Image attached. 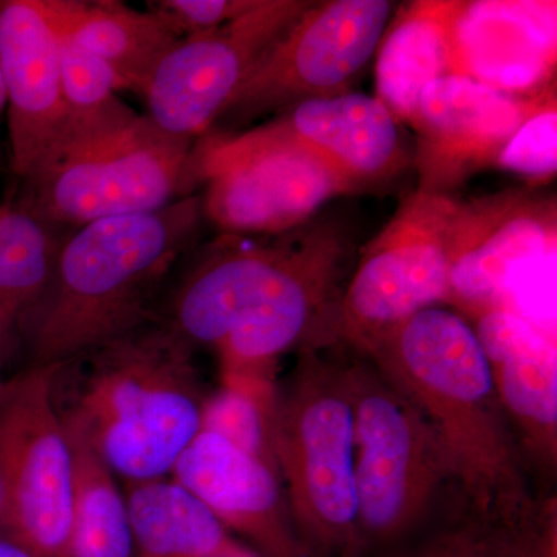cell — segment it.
Returning a JSON list of instances; mask_svg holds the SVG:
<instances>
[{"instance_id": "6da1fadb", "label": "cell", "mask_w": 557, "mask_h": 557, "mask_svg": "<svg viewBox=\"0 0 557 557\" xmlns=\"http://www.w3.org/2000/svg\"><path fill=\"white\" fill-rule=\"evenodd\" d=\"M426 418L449 479L479 518L527 525L531 502L522 461L490 362L467 319L431 307L362 348Z\"/></svg>"}, {"instance_id": "7a4b0ae2", "label": "cell", "mask_w": 557, "mask_h": 557, "mask_svg": "<svg viewBox=\"0 0 557 557\" xmlns=\"http://www.w3.org/2000/svg\"><path fill=\"white\" fill-rule=\"evenodd\" d=\"M193 348L166 322H150L54 366V406L65 429L127 482L168 478L201 431Z\"/></svg>"}, {"instance_id": "3957f363", "label": "cell", "mask_w": 557, "mask_h": 557, "mask_svg": "<svg viewBox=\"0 0 557 557\" xmlns=\"http://www.w3.org/2000/svg\"><path fill=\"white\" fill-rule=\"evenodd\" d=\"M201 197L87 223L61 245L46 296L21 322L33 364L58 366L153 322L157 296L196 240Z\"/></svg>"}, {"instance_id": "277c9868", "label": "cell", "mask_w": 557, "mask_h": 557, "mask_svg": "<svg viewBox=\"0 0 557 557\" xmlns=\"http://www.w3.org/2000/svg\"><path fill=\"white\" fill-rule=\"evenodd\" d=\"M197 141L148 115L69 126L22 180L16 207L54 226L145 214L190 196Z\"/></svg>"}, {"instance_id": "5b68a950", "label": "cell", "mask_w": 557, "mask_h": 557, "mask_svg": "<svg viewBox=\"0 0 557 557\" xmlns=\"http://www.w3.org/2000/svg\"><path fill=\"white\" fill-rule=\"evenodd\" d=\"M271 440L293 522L324 547L358 542L355 410L347 370L307 354L276 394Z\"/></svg>"}, {"instance_id": "8992f818", "label": "cell", "mask_w": 557, "mask_h": 557, "mask_svg": "<svg viewBox=\"0 0 557 557\" xmlns=\"http://www.w3.org/2000/svg\"><path fill=\"white\" fill-rule=\"evenodd\" d=\"M194 160L197 180L207 183L201 211L223 236H281L335 197L358 193L318 153L251 129L205 135Z\"/></svg>"}, {"instance_id": "52a82bcc", "label": "cell", "mask_w": 557, "mask_h": 557, "mask_svg": "<svg viewBox=\"0 0 557 557\" xmlns=\"http://www.w3.org/2000/svg\"><path fill=\"white\" fill-rule=\"evenodd\" d=\"M355 410L358 541L401 536L449 479L434 431L379 368L347 369Z\"/></svg>"}, {"instance_id": "ba28073f", "label": "cell", "mask_w": 557, "mask_h": 557, "mask_svg": "<svg viewBox=\"0 0 557 557\" xmlns=\"http://www.w3.org/2000/svg\"><path fill=\"white\" fill-rule=\"evenodd\" d=\"M392 10L387 0L311 2L256 62L214 126L239 127L300 102L347 94L379 51Z\"/></svg>"}, {"instance_id": "9c48e42d", "label": "cell", "mask_w": 557, "mask_h": 557, "mask_svg": "<svg viewBox=\"0 0 557 557\" xmlns=\"http://www.w3.org/2000/svg\"><path fill=\"white\" fill-rule=\"evenodd\" d=\"M458 201L417 189L369 242L336 309V335L364 348L420 311L450 302L449 231Z\"/></svg>"}, {"instance_id": "30bf717a", "label": "cell", "mask_w": 557, "mask_h": 557, "mask_svg": "<svg viewBox=\"0 0 557 557\" xmlns=\"http://www.w3.org/2000/svg\"><path fill=\"white\" fill-rule=\"evenodd\" d=\"M54 366H35L0 384V474L9 496L5 533L40 557H64L75 458L54 406Z\"/></svg>"}, {"instance_id": "8fae6325", "label": "cell", "mask_w": 557, "mask_h": 557, "mask_svg": "<svg viewBox=\"0 0 557 557\" xmlns=\"http://www.w3.org/2000/svg\"><path fill=\"white\" fill-rule=\"evenodd\" d=\"M310 3L258 0L236 21L177 40L143 90L149 119L168 134L199 141L256 62Z\"/></svg>"}, {"instance_id": "7c38bea8", "label": "cell", "mask_w": 557, "mask_h": 557, "mask_svg": "<svg viewBox=\"0 0 557 557\" xmlns=\"http://www.w3.org/2000/svg\"><path fill=\"white\" fill-rule=\"evenodd\" d=\"M332 226L310 220L263 242L223 236L180 285L166 324L190 347H218L313 256Z\"/></svg>"}, {"instance_id": "4fadbf2b", "label": "cell", "mask_w": 557, "mask_h": 557, "mask_svg": "<svg viewBox=\"0 0 557 557\" xmlns=\"http://www.w3.org/2000/svg\"><path fill=\"white\" fill-rule=\"evenodd\" d=\"M552 94H507L463 75L429 84L410 126L417 131L421 190L446 194L472 171L494 161L528 116Z\"/></svg>"}, {"instance_id": "5bb4252c", "label": "cell", "mask_w": 557, "mask_h": 557, "mask_svg": "<svg viewBox=\"0 0 557 557\" xmlns=\"http://www.w3.org/2000/svg\"><path fill=\"white\" fill-rule=\"evenodd\" d=\"M556 207L525 193L458 203L449 231L450 302L496 309L520 263L557 248Z\"/></svg>"}, {"instance_id": "9a60e30c", "label": "cell", "mask_w": 557, "mask_h": 557, "mask_svg": "<svg viewBox=\"0 0 557 557\" xmlns=\"http://www.w3.org/2000/svg\"><path fill=\"white\" fill-rule=\"evenodd\" d=\"M171 478L225 525L247 537L260 557H304L276 469L230 442L200 431Z\"/></svg>"}, {"instance_id": "2e32d148", "label": "cell", "mask_w": 557, "mask_h": 557, "mask_svg": "<svg viewBox=\"0 0 557 557\" xmlns=\"http://www.w3.org/2000/svg\"><path fill=\"white\" fill-rule=\"evenodd\" d=\"M0 70L9 110L11 170L24 178L69 121L57 35L36 0H0Z\"/></svg>"}, {"instance_id": "e0dca14e", "label": "cell", "mask_w": 557, "mask_h": 557, "mask_svg": "<svg viewBox=\"0 0 557 557\" xmlns=\"http://www.w3.org/2000/svg\"><path fill=\"white\" fill-rule=\"evenodd\" d=\"M251 131L318 153L358 190L395 177L408 161L391 110L379 98L354 91L300 102Z\"/></svg>"}, {"instance_id": "ac0fdd59", "label": "cell", "mask_w": 557, "mask_h": 557, "mask_svg": "<svg viewBox=\"0 0 557 557\" xmlns=\"http://www.w3.org/2000/svg\"><path fill=\"white\" fill-rule=\"evenodd\" d=\"M458 75L507 94L549 86L556 65L555 2H465Z\"/></svg>"}, {"instance_id": "d6986e66", "label": "cell", "mask_w": 557, "mask_h": 557, "mask_svg": "<svg viewBox=\"0 0 557 557\" xmlns=\"http://www.w3.org/2000/svg\"><path fill=\"white\" fill-rule=\"evenodd\" d=\"M475 336L490 362L498 398L537 456L556 457L555 338L505 309L475 313Z\"/></svg>"}, {"instance_id": "ffe728a7", "label": "cell", "mask_w": 557, "mask_h": 557, "mask_svg": "<svg viewBox=\"0 0 557 557\" xmlns=\"http://www.w3.org/2000/svg\"><path fill=\"white\" fill-rule=\"evenodd\" d=\"M463 7L456 0L409 3L381 39L376 98L398 121L410 124L429 84L458 75L457 24Z\"/></svg>"}, {"instance_id": "44dd1931", "label": "cell", "mask_w": 557, "mask_h": 557, "mask_svg": "<svg viewBox=\"0 0 557 557\" xmlns=\"http://www.w3.org/2000/svg\"><path fill=\"white\" fill-rule=\"evenodd\" d=\"M53 30L64 33L100 58L120 90L141 97L153 70L177 36L153 11L116 0H36Z\"/></svg>"}, {"instance_id": "7402d4cb", "label": "cell", "mask_w": 557, "mask_h": 557, "mask_svg": "<svg viewBox=\"0 0 557 557\" xmlns=\"http://www.w3.org/2000/svg\"><path fill=\"white\" fill-rule=\"evenodd\" d=\"M135 557L259 556L174 479L127 482Z\"/></svg>"}, {"instance_id": "603a6c76", "label": "cell", "mask_w": 557, "mask_h": 557, "mask_svg": "<svg viewBox=\"0 0 557 557\" xmlns=\"http://www.w3.org/2000/svg\"><path fill=\"white\" fill-rule=\"evenodd\" d=\"M75 458L72 520L64 557H135L126 497L94 449L69 432Z\"/></svg>"}, {"instance_id": "cb8c5ba5", "label": "cell", "mask_w": 557, "mask_h": 557, "mask_svg": "<svg viewBox=\"0 0 557 557\" xmlns=\"http://www.w3.org/2000/svg\"><path fill=\"white\" fill-rule=\"evenodd\" d=\"M54 228L16 205L0 207V307L14 329L50 287L65 239Z\"/></svg>"}, {"instance_id": "d4e9b609", "label": "cell", "mask_w": 557, "mask_h": 557, "mask_svg": "<svg viewBox=\"0 0 557 557\" xmlns=\"http://www.w3.org/2000/svg\"><path fill=\"white\" fill-rule=\"evenodd\" d=\"M276 394L277 388L273 392L258 391L223 383L220 391L205 398L201 431L219 435L277 471L271 440V418Z\"/></svg>"}, {"instance_id": "484cf974", "label": "cell", "mask_w": 557, "mask_h": 557, "mask_svg": "<svg viewBox=\"0 0 557 557\" xmlns=\"http://www.w3.org/2000/svg\"><path fill=\"white\" fill-rule=\"evenodd\" d=\"M53 33L58 40L62 91L69 110L67 126L100 123L129 113L132 109L116 95L119 83L108 65L64 33Z\"/></svg>"}, {"instance_id": "4316f807", "label": "cell", "mask_w": 557, "mask_h": 557, "mask_svg": "<svg viewBox=\"0 0 557 557\" xmlns=\"http://www.w3.org/2000/svg\"><path fill=\"white\" fill-rule=\"evenodd\" d=\"M500 170L533 178H548L557 170V109L555 90L498 153Z\"/></svg>"}, {"instance_id": "83f0119b", "label": "cell", "mask_w": 557, "mask_h": 557, "mask_svg": "<svg viewBox=\"0 0 557 557\" xmlns=\"http://www.w3.org/2000/svg\"><path fill=\"white\" fill-rule=\"evenodd\" d=\"M258 0H157L148 2L153 11L178 39L215 30L236 21Z\"/></svg>"}, {"instance_id": "f1b7e54d", "label": "cell", "mask_w": 557, "mask_h": 557, "mask_svg": "<svg viewBox=\"0 0 557 557\" xmlns=\"http://www.w3.org/2000/svg\"><path fill=\"white\" fill-rule=\"evenodd\" d=\"M485 534L480 530H467L438 539L432 547L418 557H486Z\"/></svg>"}, {"instance_id": "f546056e", "label": "cell", "mask_w": 557, "mask_h": 557, "mask_svg": "<svg viewBox=\"0 0 557 557\" xmlns=\"http://www.w3.org/2000/svg\"><path fill=\"white\" fill-rule=\"evenodd\" d=\"M0 557H40L21 541L7 533H0Z\"/></svg>"}, {"instance_id": "4dcf8cb0", "label": "cell", "mask_w": 557, "mask_h": 557, "mask_svg": "<svg viewBox=\"0 0 557 557\" xmlns=\"http://www.w3.org/2000/svg\"><path fill=\"white\" fill-rule=\"evenodd\" d=\"M13 330L14 325L11 324L7 314L3 313L2 307H0V357H2L5 347L9 346Z\"/></svg>"}, {"instance_id": "1f68e13d", "label": "cell", "mask_w": 557, "mask_h": 557, "mask_svg": "<svg viewBox=\"0 0 557 557\" xmlns=\"http://www.w3.org/2000/svg\"><path fill=\"white\" fill-rule=\"evenodd\" d=\"M7 520H9V496H7L5 483L0 474V533H5Z\"/></svg>"}, {"instance_id": "d6a6232c", "label": "cell", "mask_w": 557, "mask_h": 557, "mask_svg": "<svg viewBox=\"0 0 557 557\" xmlns=\"http://www.w3.org/2000/svg\"><path fill=\"white\" fill-rule=\"evenodd\" d=\"M5 109H7L5 86H3L2 70H0V115H2V112Z\"/></svg>"}, {"instance_id": "836d02e7", "label": "cell", "mask_w": 557, "mask_h": 557, "mask_svg": "<svg viewBox=\"0 0 557 557\" xmlns=\"http://www.w3.org/2000/svg\"><path fill=\"white\" fill-rule=\"evenodd\" d=\"M219 557H260V556H219Z\"/></svg>"}, {"instance_id": "e575fe53", "label": "cell", "mask_w": 557, "mask_h": 557, "mask_svg": "<svg viewBox=\"0 0 557 557\" xmlns=\"http://www.w3.org/2000/svg\"><path fill=\"white\" fill-rule=\"evenodd\" d=\"M0 384H2V383H0Z\"/></svg>"}]
</instances>
